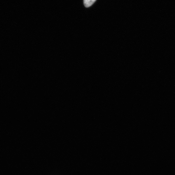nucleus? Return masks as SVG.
Masks as SVG:
<instances>
[{"label":"nucleus","mask_w":175,"mask_h":175,"mask_svg":"<svg viewBox=\"0 0 175 175\" xmlns=\"http://www.w3.org/2000/svg\"><path fill=\"white\" fill-rule=\"evenodd\" d=\"M96 1V0H84V6L87 8L91 7Z\"/></svg>","instance_id":"nucleus-1"}]
</instances>
